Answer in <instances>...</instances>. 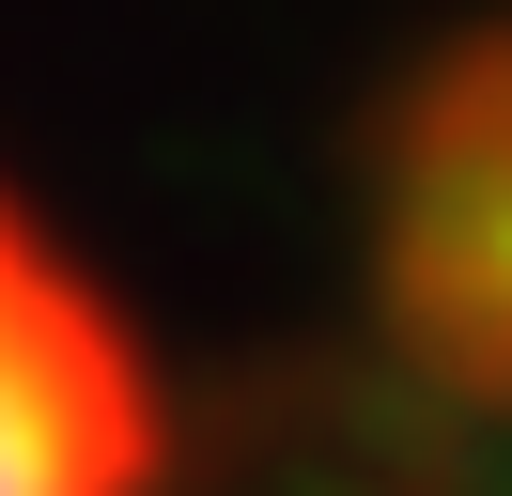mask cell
Masks as SVG:
<instances>
[{
    "instance_id": "1",
    "label": "cell",
    "mask_w": 512,
    "mask_h": 496,
    "mask_svg": "<svg viewBox=\"0 0 512 496\" xmlns=\"http://www.w3.org/2000/svg\"><path fill=\"white\" fill-rule=\"evenodd\" d=\"M156 481V388L109 295L0 202V496H140Z\"/></svg>"
},
{
    "instance_id": "2",
    "label": "cell",
    "mask_w": 512,
    "mask_h": 496,
    "mask_svg": "<svg viewBox=\"0 0 512 496\" xmlns=\"http://www.w3.org/2000/svg\"><path fill=\"white\" fill-rule=\"evenodd\" d=\"M388 310L450 372H512V47H466L388 155Z\"/></svg>"
}]
</instances>
